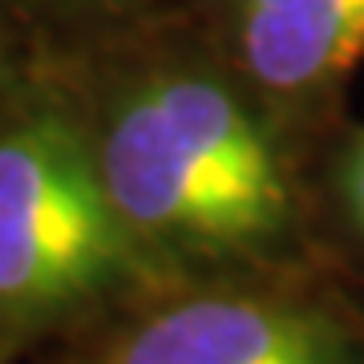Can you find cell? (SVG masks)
I'll use <instances>...</instances> for the list:
<instances>
[{"label":"cell","mask_w":364,"mask_h":364,"mask_svg":"<svg viewBox=\"0 0 364 364\" xmlns=\"http://www.w3.org/2000/svg\"><path fill=\"white\" fill-rule=\"evenodd\" d=\"M85 364H364L336 299L287 275L158 287L109 320Z\"/></svg>","instance_id":"3957f363"},{"label":"cell","mask_w":364,"mask_h":364,"mask_svg":"<svg viewBox=\"0 0 364 364\" xmlns=\"http://www.w3.org/2000/svg\"><path fill=\"white\" fill-rule=\"evenodd\" d=\"M117 219L162 287L287 275L312 247V146L191 16L57 65Z\"/></svg>","instance_id":"6da1fadb"},{"label":"cell","mask_w":364,"mask_h":364,"mask_svg":"<svg viewBox=\"0 0 364 364\" xmlns=\"http://www.w3.org/2000/svg\"><path fill=\"white\" fill-rule=\"evenodd\" d=\"M195 4L198 0H13L53 65H65L130 33L191 16Z\"/></svg>","instance_id":"5b68a950"},{"label":"cell","mask_w":364,"mask_h":364,"mask_svg":"<svg viewBox=\"0 0 364 364\" xmlns=\"http://www.w3.org/2000/svg\"><path fill=\"white\" fill-rule=\"evenodd\" d=\"M53 73H57L53 57L21 21L13 0H0V114L21 97L37 93L41 85H49Z\"/></svg>","instance_id":"52a82bcc"},{"label":"cell","mask_w":364,"mask_h":364,"mask_svg":"<svg viewBox=\"0 0 364 364\" xmlns=\"http://www.w3.org/2000/svg\"><path fill=\"white\" fill-rule=\"evenodd\" d=\"M312 231L364 259V122L352 114L312 150Z\"/></svg>","instance_id":"8992f818"},{"label":"cell","mask_w":364,"mask_h":364,"mask_svg":"<svg viewBox=\"0 0 364 364\" xmlns=\"http://www.w3.org/2000/svg\"><path fill=\"white\" fill-rule=\"evenodd\" d=\"M81 364H85V360H81Z\"/></svg>","instance_id":"ba28073f"},{"label":"cell","mask_w":364,"mask_h":364,"mask_svg":"<svg viewBox=\"0 0 364 364\" xmlns=\"http://www.w3.org/2000/svg\"><path fill=\"white\" fill-rule=\"evenodd\" d=\"M158 287L53 73L0 114V364Z\"/></svg>","instance_id":"7a4b0ae2"},{"label":"cell","mask_w":364,"mask_h":364,"mask_svg":"<svg viewBox=\"0 0 364 364\" xmlns=\"http://www.w3.org/2000/svg\"><path fill=\"white\" fill-rule=\"evenodd\" d=\"M195 21L299 142L316 150L348 117L364 0H198Z\"/></svg>","instance_id":"277c9868"}]
</instances>
